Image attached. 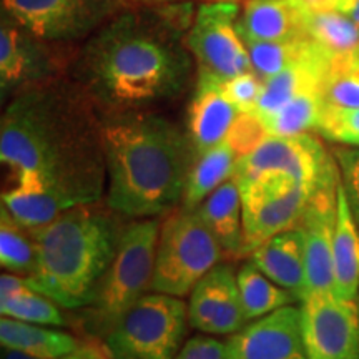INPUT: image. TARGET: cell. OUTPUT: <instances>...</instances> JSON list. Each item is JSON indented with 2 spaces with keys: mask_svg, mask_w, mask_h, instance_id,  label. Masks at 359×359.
<instances>
[{
  "mask_svg": "<svg viewBox=\"0 0 359 359\" xmlns=\"http://www.w3.org/2000/svg\"><path fill=\"white\" fill-rule=\"evenodd\" d=\"M200 217L212 230L224 253L241 257L243 251V203L235 178L219 185L200 203Z\"/></svg>",
  "mask_w": 359,
  "mask_h": 359,
  "instance_id": "obj_19",
  "label": "cell"
},
{
  "mask_svg": "<svg viewBox=\"0 0 359 359\" xmlns=\"http://www.w3.org/2000/svg\"><path fill=\"white\" fill-rule=\"evenodd\" d=\"M323 102L334 109L359 107V48L333 57L321 88Z\"/></svg>",
  "mask_w": 359,
  "mask_h": 359,
  "instance_id": "obj_30",
  "label": "cell"
},
{
  "mask_svg": "<svg viewBox=\"0 0 359 359\" xmlns=\"http://www.w3.org/2000/svg\"><path fill=\"white\" fill-rule=\"evenodd\" d=\"M316 132L334 143L359 147V107L334 109L325 105Z\"/></svg>",
  "mask_w": 359,
  "mask_h": 359,
  "instance_id": "obj_32",
  "label": "cell"
},
{
  "mask_svg": "<svg viewBox=\"0 0 359 359\" xmlns=\"http://www.w3.org/2000/svg\"><path fill=\"white\" fill-rule=\"evenodd\" d=\"M325 102L321 92H306L281 107L275 114L262 116L269 135L276 137H298L318 130Z\"/></svg>",
  "mask_w": 359,
  "mask_h": 359,
  "instance_id": "obj_28",
  "label": "cell"
},
{
  "mask_svg": "<svg viewBox=\"0 0 359 359\" xmlns=\"http://www.w3.org/2000/svg\"><path fill=\"white\" fill-rule=\"evenodd\" d=\"M304 34L331 55L359 48V25L349 13L313 12L304 7Z\"/></svg>",
  "mask_w": 359,
  "mask_h": 359,
  "instance_id": "obj_24",
  "label": "cell"
},
{
  "mask_svg": "<svg viewBox=\"0 0 359 359\" xmlns=\"http://www.w3.org/2000/svg\"><path fill=\"white\" fill-rule=\"evenodd\" d=\"M226 359H306L302 308L288 304L250 321L226 341Z\"/></svg>",
  "mask_w": 359,
  "mask_h": 359,
  "instance_id": "obj_15",
  "label": "cell"
},
{
  "mask_svg": "<svg viewBox=\"0 0 359 359\" xmlns=\"http://www.w3.org/2000/svg\"><path fill=\"white\" fill-rule=\"evenodd\" d=\"M2 359H42V358L32 356V354H27V353H24V351H17V349L4 348Z\"/></svg>",
  "mask_w": 359,
  "mask_h": 359,
  "instance_id": "obj_38",
  "label": "cell"
},
{
  "mask_svg": "<svg viewBox=\"0 0 359 359\" xmlns=\"http://www.w3.org/2000/svg\"><path fill=\"white\" fill-rule=\"evenodd\" d=\"M240 114L223 93L222 80L198 72L187 118V133L196 155L226 140Z\"/></svg>",
  "mask_w": 359,
  "mask_h": 359,
  "instance_id": "obj_16",
  "label": "cell"
},
{
  "mask_svg": "<svg viewBox=\"0 0 359 359\" xmlns=\"http://www.w3.org/2000/svg\"><path fill=\"white\" fill-rule=\"evenodd\" d=\"M349 15H351V19L359 25V0H354L353 2V7H351V12H349Z\"/></svg>",
  "mask_w": 359,
  "mask_h": 359,
  "instance_id": "obj_39",
  "label": "cell"
},
{
  "mask_svg": "<svg viewBox=\"0 0 359 359\" xmlns=\"http://www.w3.org/2000/svg\"><path fill=\"white\" fill-rule=\"evenodd\" d=\"M0 313L43 326H64L65 318L60 306L50 298L39 293L27 283L25 276L4 273L0 276Z\"/></svg>",
  "mask_w": 359,
  "mask_h": 359,
  "instance_id": "obj_22",
  "label": "cell"
},
{
  "mask_svg": "<svg viewBox=\"0 0 359 359\" xmlns=\"http://www.w3.org/2000/svg\"><path fill=\"white\" fill-rule=\"evenodd\" d=\"M125 226L122 215L100 201L65 210L32 230L37 266L27 283L60 308L83 309L109 271Z\"/></svg>",
  "mask_w": 359,
  "mask_h": 359,
  "instance_id": "obj_4",
  "label": "cell"
},
{
  "mask_svg": "<svg viewBox=\"0 0 359 359\" xmlns=\"http://www.w3.org/2000/svg\"><path fill=\"white\" fill-rule=\"evenodd\" d=\"M236 280L248 323L296 302L288 290L273 283L251 262L241 266Z\"/></svg>",
  "mask_w": 359,
  "mask_h": 359,
  "instance_id": "obj_25",
  "label": "cell"
},
{
  "mask_svg": "<svg viewBox=\"0 0 359 359\" xmlns=\"http://www.w3.org/2000/svg\"><path fill=\"white\" fill-rule=\"evenodd\" d=\"M358 306H359V302H358Z\"/></svg>",
  "mask_w": 359,
  "mask_h": 359,
  "instance_id": "obj_41",
  "label": "cell"
},
{
  "mask_svg": "<svg viewBox=\"0 0 359 359\" xmlns=\"http://www.w3.org/2000/svg\"><path fill=\"white\" fill-rule=\"evenodd\" d=\"M306 359H359V306L356 299L318 293L302 302Z\"/></svg>",
  "mask_w": 359,
  "mask_h": 359,
  "instance_id": "obj_13",
  "label": "cell"
},
{
  "mask_svg": "<svg viewBox=\"0 0 359 359\" xmlns=\"http://www.w3.org/2000/svg\"><path fill=\"white\" fill-rule=\"evenodd\" d=\"M4 190L48 191L70 206L100 201L107 185L102 115L60 77L22 88L0 120Z\"/></svg>",
  "mask_w": 359,
  "mask_h": 359,
  "instance_id": "obj_1",
  "label": "cell"
},
{
  "mask_svg": "<svg viewBox=\"0 0 359 359\" xmlns=\"http://www.w3.org/2000/svg\"><path fill=\"white\" fill-rule=\"evenodd\" d=\"M264 80L253 70L245 74L235 75L226 80H222L223 93L228 97L233 105L243 114V111H255L258 98L262 95Z\"/></svg>",
  "mask_w": 359,
  "mask_h": 359,
  "instance_id": "obj_36",
  "label": "cell"
},
{
  "mask_svg": "<svg viewBox=\"0 0 359 359\" xmlns=\"http://www.w3.org/2000/svg\"><path fill=\"white\" fill-rule=\"evenodd\" d=\"M269 137L262 116L255 111H243L238 115L233 127L228 133L226 142L230 143L238 158L251 154L258 145Z\"/></svg>",
  "mask_w": 359,
  "mask_h": 359,
  "instance_id": "obj_34",
  "label": "cell"
},
{
  "mask_svg": "<svg viewBox=\"0 0 359 359\" xmlns=\"http://www.w3.org/2000/svg\"><path fill=\"white\" fill-rule=\"evenodd\" d=\"M175 359H226V343L210 336H195L183 344Z\"/></svg>",
  "mask_w": 359,
  "mask_h": 359,
  "instance_id": "obj_37",
  "label": "cell"
},
{
  "mask_svg": "<svg viewBox=\"0 0 359 359\" xmlns=\"http://www.w3.org/2000/svg\"><path fill=\"white\" fill-rule=\"evenodd\" d=\"M60 57L24 27L2 15L0 25V90L2 100L22 88L60 77Z\"/></svg>",
  "mask_w": 359,
  "mask_h": 359,
  "instance_id": "obj_14",
  "label": "cell"
},
{
  "mask_svg": "<svg viewBox=\"0 0 359 359\" xmlns=\"http://www.w3.org/2000/svg\"><path fill=\"white\" fill-rule=\"evenodd\" d=\"M339 180L338 167L321 180L299 223L304 235L303 302L311 294L334 293L333 241Z\"/></svg>",
  "mask_w": 359,
  "mask_h": 359,
  "instance_id": "obj_12",
  "label": "cell"
},
{
  "mask_svg": "<svg viewBox=\"0 0 359 359\" xmlns=\"http://www.w3.org/2000/svg\"><path fill=\"white\" fill-rule=\"evenodd\" d=\"M304 7L298 0H246L238 27L243 40L278 42L306 37Z\"/></svg>",
  "mask_w": 359,
  "mask_h": 359,
  "instance_id": "obj_18",
  "label": "cell"
},
{
  "mask_svg": "<svg viewBox=\"0 0 359 359\" xmlns=\"http://www.w3.org/2000/svg\"><path fill=\"white\" fill-rule=\"evenodd\" d=\"M222 255L198 210H175L160 228L151 291L183 298L217 266Z\"/></svg>",
  "mask_w": 359,
  "mask_h": 359,
  "instance_id": "obj_6",
  "label": "cell"
},
{
  "mask_svg": "<svg viewBox=\"0 0 359 359\" xmlns=\"http://www.w3.org/2000/svg\"><path fill=\"white\" fill-rule=\"evenodd\" d=\"M339 168L341 185L346 193L353 219L359 230V150L353 147H338L333 150Z\"/></svg>",
  "mask_w": 359,
  "mask_h": 359,
  "instance_id": "obj_35",
  "label": "cell"
},
{
  "mask_svg": "<svg viewBox=\"0 0 359 359\" xmlns=\"http://www.w3.org/2000/svg\"><path fill=\"white\" fill-rule=\"evenodd\" d=\"M236 161L238 155L226 140L196 155L188 173L182 208H198L201 201L208 198L219 185L233 178Z\"/></svg>",
  "mask_w": 359,
  "mask_h": 359,
  "instance_id": "obj_23",
  "label": "cell"
},
{
  "mask_svg": "<svg viewBox=\"0 0 359 359\" xmlns=\"http://www.w3.org/2000/svg\"><path fill=\"white\" fill-rule=\"evenodd\" d=\"M0 264L13 275L29 278L37 266V243L34 231L0 210Z\"/></svg>",
  "mask_w": 359,
  "mask_h": 359,
  "instance_id": "obj_27",
  "label": "cell"
},
{
  "mask_svg": "<svg viewBox=\"0 0 359 359\" xmlns=\"http://www.w3.org/2000/svg\"><path fill=\"white\" fill-rule=\"evenodd\" d=\"M318 185L290 178H262L238 185L243 203L241 257L250 255L278 233L299 226Z\"/></svg>",
  "mask_w": 359,
  "mask_h": 359,
  "instance_id": "obj_10",
  "label": "cell"
},
{
  "mask_svg": "<svg viewBox=\"0 0 359 359\" xmlns=\"http://www.w3.org/2000/svg\"><path fill=\"white\" fill-rule=\"evenodd\" d=\"M160 228L158 218H142L125 226L109 271L92 303L80 314L79 325L90 338L102 341L110 327L151 291Z\"/></svg>",
  "mask_w": 359,
  "mask_h": 359,
  "instance_id": "obj_5",
  "label": "cell"
},
{
  "mask_svg": "<svg viewBox=\"0 0 359 359\" xmlns=\"http://www.w3.org/2000/svg\"><path fill=\"white\" fill-rule=\"evenodd\" d=\"M65 359H67V358H65Z\"/></svg>",
  "mask_w": 359,
  "mask_h": 359,
  "instance_id": "obj_43",
  "label": "cell"
},
{
  "mask_svg": "<svg viewBox=\"0 0 359 359\" xmlns=\"http://www.w3.org/2000/svg\"><path fill=\"white\" fill-rule=\"evenodd\" d=\"M251 69L263 80L280 74L286 67L303 60L316 50L320 45L311 39L299 37L293 40H278V42H258L246 40Z\"/></svg>",
  "mask_w": 359,
  "mask_h": 359,
  "instance_id": "obj_29",
  "label": "cell"
},
{
  "mask_svg": "<svg viewBox=\"0 0 359 359\" xmlns=\"http://www.w3.org/2000/svg\"><path fill=\"white\" fill-rule=\"evenodd\" d=\"M187 8L132 6L118 13L80 48L74 82L100 111L148 110L175 100L193 74Z\"/></svg>",
  "mask_w": 359,
  "mask_h": 359,
  "instance_id": "obj_2",
  "label": "cell"
},
{
  "mask_svg": "<svg viewBox=\"0 0 359 359\" xmlns=\"http://www.w3.org/2000/svg\"><path fill=\"white\" fill-rule=\"evenodd\" d=\"M100 115L107 205L128 218H154L175 210L196 156L188 133L150 110Z\"/></svg>",
  "mask_w": 359,
  "mask_h": 359,
  "instance_id": "obj_3",
  "label": "cell"
},
{
  "mask_svg": "<svg viewBox=\"0 0 359 359\" xmlns=\"http://www.w3.org/2000/svg\"><path fill=\"white\" fill-rule=\"evenodd\" d=\"M245 323H248V320H246L243 302H241L240 288H238V280L235 276L226 286L218 311L215 314L206 334H235L240 330H243L246 326Z\"/></svg>",
  "mask_w": 359,
  "mask_h": 359,
  "instance_id": "obj_33",
  "label": "cell"
},
{
  "mask_svg": "<svg viewBox=\"0 0 359 359\" xmlns=\"http://www.w3.org/2000/svg\"><path fill=\"white\" fill-rule=\"evenodd\" d=\"M230 264H217L208 275L201 278L198 285L191 291L188 304V323L201 333H208L215 314L218 311L226 286L235 278Z\"/></svg>",
  "mask_w": 359,
  "mask_h": 359,
  "instance_id": "obj_31",
  "label": "cell"
},
{
  "mask_svg": "<svg viewBox=\"0 0 359 359\" xmlns=\"http://www.w3.org/2000/svg\"><path fill=\"white\" fill-rule=\"evenodd\" d=\"M333 264L334 293L343 299H356L359 296V230L353 219L341 180L336 206Z\"/></svg>",
  "mask_w": 359,
  "mask_h": 359,
  "instance_id": "obj_20",
  "label": "cell"
},
{
  "mask_svg": "<svg viewBox=\"0 0 359 359\" xmlns=\"http://www.w3.org/2000/svg\"><path fill=\"white\" fill-rule=\"evenodd\" d=\"M64 359H65V358H64Z\"/></svg>",
  "mask_w": 359,
  "mask_h": 359,
  "instance_id": "obj_42",
  "label": "cell"
},
{
  "mask_svg": "<svg viewBox=\"0 0 359 359\" xmlns=\"http://www.w3.org/2000/svg\"><path fill=\"white\" fill-rule=\"evenodd\" d=\"M251 263L296 302L304 298V235L299 226L278 233L250 253Z\"/></svg>",
  "mask_w": 359,
  "mask_h": 359,
  "instance_id": "obj_17",
  "label": "cell"
},
{
  "mask_svg": "<svg viewBox=\"0 0 359 359\" xmlns=\"http://www.w3.org/2000/svg\"><path fill=\"white\" fill-rule=\"evenodd\" d=\"M182 298L148 293L102 338L109 359H175L187 334Z\"/></svg>",
  "mask_w": 359,
  "mask_h": 359,
  "instance_id": "obj_7",
  "label": "cell"
},
{
  "mask_svg": "<svg viewBox=\"0 0 359 359\" xmlns=\"http://www.w3.org/2000/svg\"><path fill=\"white\" fill-rule=\"evenodd\" d=\"M133 2H147V4H155V2H177V0H133ZM182 2V0H180Z\"/></svg>",
  "mask_w": 359,
  "mask_h": 359,
  "instance_id": "obj_40",
  "label": "cell"
},
{
  "mask_svg": "<svg viewBox=\"0 0 359 359\" xmlns=\"http://www.w3.org/2000/svg\"><path fill=\"white\" fill-rule=\"evenodd\" d=\"M0 343L2 348L17 349L42 359H64L82 348V343L69 333L8 316H2L0 321Z\"/></svg>",
  "mask_w": 359,
  "mask_h": 359,
  "instance_id": "obj_21",
  "label": "cell"
},
{
  "mask_svg": "<svg viewBox=\"0 0 359 359\" xmlns=\"http://www.w3.org/2000/svg\"><path fill=\"white\" fill-rule=\"evenodd\" d=\"M2 208H6L13 219L25 228L37 230L52 223L72 206L48 191L11 188L2 191Z\"/></svg>",
  "mask_w": 359,
  "mask_h": 359,
  "instance_id": "obj_26",
  "label": "cell"
},
{
  "mask_svg": "<svg viewBox=\"0 0 359 359\" xmlns=\"http://www.w3.org/2000/svg\"><path fill=\"white\" fill-rule=\"evenodd\" d=\"M336 167L334 155L330 156L323 143L313 135H269L251 154L238 158L233 178L238 185L262 178H290L318 185Z\"/></svg>",
  "mask_w": 359,
  "mask_h": 359,
  "instance_id": "obj_11",
  "label": "cell"
},
{
  "mask_svg": "<svg viewBox=\"0 0 359 359\" xmlns=\"http://www.w3.org/2000/svg\"><path fill=\"white\" fill-rule=\"evenodd\" d=\"M133 0H2L4 17L48 43L88 39Z\"/></svg>",
  "mask_w": 359,
  "mask_h": 359,
  "instance_id": "obj_8",
  "label": "cell"
},
{
  "mask_svg": "<svg viewBox=\"0 0 359 359\" xmlns=\"http://www.w3.org/2000/svg\"><path fill=\"white\" fill-rule=\"evenodd\" d=\"M240 13V6L233 0H210L196 8L185 45L201 74L226 80L253 70L238 27Z\"/></svg>",
  "mask_w": 359,
  "mask_h": 359,
  "instance_id": "obj_9",
  "label": "cell"
}]
</instances>
